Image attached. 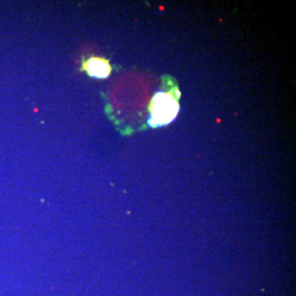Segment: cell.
<instances>
[{
	"label": "cell",
	"instance_id": "6da1fadb",
	"mask_svg": "<svg viewBox=\"0 0 296 296\" xmlns=\"http://www.w3.org/2000/svg\"><path fill=\"white\" fill-rule=\"evenodd\" d=\"M179 110L178 103L174 98L166 93L155 95L152 105V118L149 123L152 126H161L171 122Z\"/></svg>",
	"mask_w": 296,
	"mask_h": 296
},
{
	"label": "cell",
	"instance_id": "7a4b0ae2",
	"mask_svg": "<svg viewBox=\"0 0 296 296\" xmlns=\"http://www.w3.org/2000/svg\"><path fill=\"white\" fill-rule=\"evenodd\" d=\"M85 69L91 77L96 78H105L110 75L111 67L108 61L100 58H91L83 64Z\"/></svg>",
	"mask_w": 296,
	"mask_h": 296
}]
</instances>
